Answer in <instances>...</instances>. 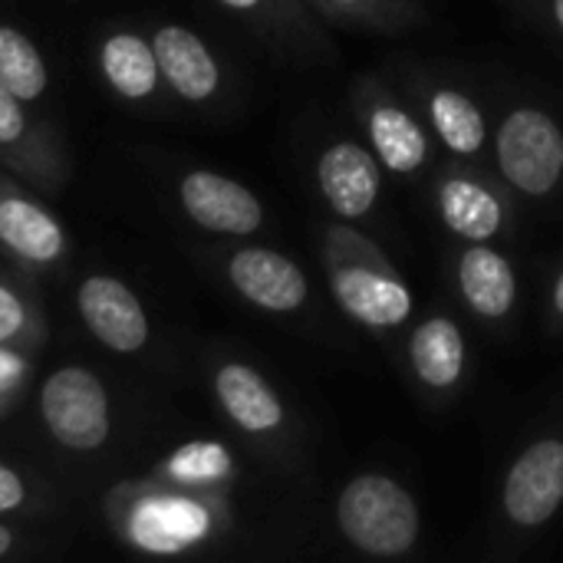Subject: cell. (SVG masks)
<instances>
[{
	"mask_svg": "<svg viewBox=\"0 0 563 563\" xmlns=\"http://www.w3.org/2000/svg\"><path fill=\"white\" fill-rule=\"evenodd\" d=\"M554 13H558V20H561V26H563V0H558V3H554Z\"/></svg>",
	"mask_w": 563,
	"mask_h": 563,
	"instance_id": "f1b7e54d",
	"label": "cell"
},
{
	"mask_svg": "<svg viewBox=\"0 0 563 563\" xmlns=\"http://www.w3.org/2000/svg\"><path fill=\"white\" fill-rule=\"evenodd\" d=\"M442 214L445 224L468 241H488L501 228V205L495 201V195L465 178H452L442 185Z\"/></svg>",
	"mask_w": 563,
	"mask_h": 563,
	"instance_id": "ac0fdd59",
	"label": "cell"
},
{
	"mask_svg": "<svg viewBox=\"0 0 563 563\" xmlns=\"http://www.w3.org/2000/svg\"><path fill=\"white\" fill-rule=\"evenodd\" d=\"M340 528L373 558H399L419 538V508L412 495L383 475H363L340 495Z\"/></svg>",
	"mask_w": 563,
	"mask_h": 563,
	"instance_id": "7a4b0ae2",
	"label": "cell"
},
{
	"mask_svg": "<svg viewBox=\"0 0 563 563\" xmlns=\"http://www.w3.org/2000/svg\"><path fill=\"white\" fill-rule=\"evenodd\" d=\"M155 59L162 69V82H168L181 99L188 102H205L218 92L221 69L205 46V40L178 23H165L155 30Z\"/></svg>",
	"mask_w": 563,
	"mask_h": 563,
	"instance_id": "8fae6325",
	"label": "cell"
},
{
	"mask_svg": "<svg viewBox=\"0 0 563 563\" xmlns=\"http://www.w3.org/2000/svg\"><path fill=\"white\" fill-rule=\"evenodd\" d=\"M432 119L452 152L472 155L485 142V119L475 109V102L455 89H442L432 99Z\"/></svg>",
	"mask_w": 563,
	"mask_h": 563,
	"instance_id": "603a6c76",
	"label": "cell"
},
{
	"mask_svg": "<svg viewBox=\"0 0 563 563\" xmlns=\"http://www.w3.org/2000/svg\"><path fill=\"white\" fill-rule=\"evenodd\" d=\"M102 511L125 548L155 558L195 551L214 534L218 525V515L201 488H185L162 475L115 485L106 495Z\"/></svg>",
	"mask_w": 563,
	"mask_h": 563,
	"instance_id": "6da1fadb",
	"label": "cell"
},
{
	"mask_svg": "<svg viewBox=\"0 0 563 563\" xmlns=\"http://www.w3.org/2000/svg\"><path fill=\"white\" fill-rule=\"evenodd\" d=\"M320 188L327 201L343 214V218H360L373 208L379 195V172L376 162L369 158L366 148L353 142H340L323 152L320 158Z\"/></svg>",
	"mask_w": 563,
	"mask_h": 563,
	"instance_id": "7c38bea8",
	"label": "cell"
},
{
	"mask_svg": "<svg viewBox=\"0 0 563 563\" xmlns=\"http://www.w3.org/2000/svg\"><path fill=\"white\" fill-rule=\"evenodd\" d=\"M214 393L224 406V412L244 429V432H271L284 419V406L277 393L264 383L261 373H254L244 363H228L214 376Z\"/></svg>",
	"mask_w": 563,
	"mask_h": 563,
	"instance_id": "9a60e30c",
	"label": "cell"
},
{
	"mask_svg": "<svg viewBox=\"0 0 563 563\" xmlns=\"http://www.w3.org/2000/svg\"><path fill=\"white\" fill-rule=\"evenodd\" d=\"M563 501V442L544 439L531 445L505 482V511L521 528L554 518Z\"/></svg>",
	"mask_w": 563,
	"mask_h": 563,
	"instance_id": "ba28073f",
	"label": "cell"
},
{
	"mask_svg": "<svg viewBox=\"0 0 563 563\" xmlns=\"http://www.w3.org/2000/svg\"><path fill=\"white\" fill-rule=\"evenodd\" d=\"M99 69H102L106 82L112 86V92L129 99V102L152 99L162 86L155 46L135 30H119V33L102 40Z\"/></svg>",
	"mask_w": 563,
	"mask_h": 563,
	"instance_id": "4fadbf2b",
	"label": "cell"
},
{
	"mask_svg": "<svg viewBox=\"0 0 563 563\" xmlns=\"http://www.w3.org/2000/svg\"><path fill=\"white\" fill-rule=\"evenodd\" d=\"M0 86L23 102L40 99L49 86L46 63L33 46V40L7 23H0Z\"/></svg>",
	"mask_w": 563,
	"mask_h": 563,
	"instance_id": "d6986e66",
	"label": "cell"
},
{
	"mask_svg": "<svg viewBox=\"0 0 563 563\" xmlns=\"http://www.w3.org/2000/svg\"><path fill=\"white\" fill-rule=\"evenodd\" d=\"M373 142L379 148V158L393 172H416L426 158V135L422 129L393 106H379L369 119Z\"/></svg>",
	"mask_w": 563,
	"mask_h": 563,
	"instance_id": "ffe728a7",
	"label": "cell"
},
{
	"mask_svg": "<svg viewBox=\"0 0 563 563\" xmlns=\"http://www.w3.org/2000/svg\"><path fill=\"white\" fill-rule=\"evenodd\" d=\"M0 162L43 191H56L69 168L66 152L43 122H33L26 102L0 86Z\"/></svg>",
	"mask_w": 563,
	"mask_h": 563,
	"instance_id": "8992f818",
	"label": "cell"
},
{
	"mask_svg": "<svg viewBox=\"0 0 563 563\" xmlns=\"http://www.w3.org/2000/svg\"><path fill=\"white\" fill-rule=\"evenodd\" d=\"M554 303H558V310L563 313V274L561 280H558V287H554Z\"/></svg>",
	"mask_w": 563,
	"mask_h": 563,
	"instance_id": "83f0119b",
	"label": "cell"
},
{
	"mask_svg": "<svg viewBox=\"0 0 563 563\" xmlns=\"http://www.w3.org/2000/svg\"><path fill=\"white\" fill-rule=\"evenodd\" d=\"M459 277H462L465 300L472 303L475 313L498 320V317H505L511 310V303H515V271L501 254H495L488 247H472L462 257Z\"/></svg>",
	"mask_w": 563,
	"mask_h": 563,
	"instance_id": "2e32d148",
	"label": "cell"
},
{
	"mask_svg": "<svg viewBox=\"0 0 563 563\" xmlns=\"http://www.w3.org/2000/svg\"><path fill=\"white\" fill-rule=\"evenodd\" d=\"M13 541H16V538H13V531H10L7 525H0V558H7V554H10Z\"/></svg>",
	"mask_w": 563,
	"mask_h": 563,
	"instance_id": "484cf974",
	"label": "cell"
},
{
	"mask_svg": "<svg viewBox=\"0 0 563 563\" xmlns=\"http://www.w3.org/2000/svg\"><path fill=\"white\" fill-rule=\"evenodd\" d=\"M228 277L254 307L271 313H290L307 300L300 267L271 247H241L228 264Z\"/></svg>",
	"mask_w": 563,
	"mask_h": 563,
	"instance_id": "30bf717a",
	"label": "cell"
},
{
	"mask_svg": "<svg viewBox=\"0 0 563 563\" xmlns=\"http://www.w3.org/2000/svg\"><path fill=\"white\" fill-rule=\"evenodd\" d=\"M336 3H356V0H336Z\"/></svg>",
	"mask_w": 563,
	"mask_h": 563,
	"instance_id": "f546056e",
	"label": "cell"
},
{
	"mask_svg": "<svg viewBox=\"0 0 563 563\" xmlns=\"http://www.w3.org/2000/svg\"><path fill=\"white\" fill-rule=\"evenodd\" d=\"M412 366L429 386H452L465 366V340L445 317L426 320L412 336Z\"/></svg>",
	"mask_w": 563,
	"mask_h": 563,
	"instance_id": "e0dca14e",
	"label": "cell"
},
{
	"mask_svg": "<svg viewBox=\"0 0 563 563\" xmlns=\"http://www.w3.org/2000/svg\"><path fill=\"white\" fill-rule=\"evenodd\" d=\"M155 475L178 482L185 488L208 492L231 475V455L218 442H188V445L175 449Z\"/></svg>",
	"mask_w": 563,
	"mask_h": 563,
	"instance_id": "44dd1931",
	"label": "cell"
},
{
	"mask_svg": "<svg viewBox=\"0 0 563 563\" xmlns=\"http://www.w3.org/2000/svg\"><path fill=\"white\" fill-rule=\"evenodd\" d=\"M30 379V356L0 346V419L13 409Z\"/></svg>",
	"mask_w": 563,
	"mask_h": 563,
	"instance_id": "cb8c5ba5",
	"label": "cell"
},
{
	"mask_svg": "<svg viewBox=\"0 0 563 563\" xmlns=\"http://www.w3.org/2000/svg\"><path fill=\"white\" fill-rule=\"evenodd\" d=\"M86 330L112 353H139L148 343V317L132 287L109 274H92L76 294Z\"/></svg>",
	"mask_w": 563,
	"mask_h": 563,
	"instance_id": "52a82bcc",
	"label": "cell"
},
{
	"mask_svg": "<svg viewBox=\"0 0 563 563\" xmlns=\"http://www.w3.org/2000/svg\"><path fill=\"white\" fill-rule=\"evenodd\" d=\"M224 7H231V10H254L261 0H221Z\"/></svg>",
	"mask_w": 563,
	"mask_h": 563,
	"instance_id": "4316f807",
	"label": "cell"
},
{
	"mask_svg": "<svg viewBox=\"0 0 563 563\" xmlns=\"http://www.w3.org/2000/svg\"><path fill=\"white\" fill-rule=\"evenodd\" d=\"M40 419L69 452H96L112 432L109 393L86 366H59L40 386Z\"/></svg>",
	"mask_w": 563,
	"mask_h": 563,
	"instance_id": "3957f363",
	"label": "cell"
},
{
	"mask_svg": "<svg viewBox=\"0 0 563 563\" xmlns=\"http://www.w3.org/2000/svg\"><path fill=\"white\" fill-rule=\"evenodd\" d=\"M498 162L508 181L528 195H548L563 175V135L538 109H518L498 132Z\"/></svg>",
	"mask_w": 563,
	"mask_h": 563,
	"instance_id": "277c9868",
	"label": "cell"
},
{
	"mask_svg": "<svg viewBox=\"0 0 563 563\" xmlns=\"http://www.w3.org/2000/svg\"><path fill=\"white\" fill-rule=\"evenodd\" d=\"M178 198L185 214L214 234H251L264 221L261 201L244 185L218 172H188L178 185Z\"/></svg>",
	"mask_w": 563,
	"mask_h": 563,
	"instance_id": "9c48e42d",
	"label": "cell"
},
{
	"mask_svg": "<svg viewBox=\"0 0 563 563\" xmlns=\"http://www.w3.org/2000/svg\"><path fill=\"white\" fill-rule=\"evenodd\" d=\"M0 247L26 271L56 267L66 254L59 218L7 175H0Z\"/></svg>",
	"mask_w": 563,
	"mask_h": 563,
	"instance_id": "5b68a950",
	"label": "cell"
},
{
	"mask_svg": "<svg viewBox=\"0 0 563 563\" xmlns=\"http://www.w3.org/2000/svg\"><path fill=\"white\" fill-rule=\"evenodd\" d=\"M23 501H26V485H23V478H20L10 465L0 462V515L16 511Z\"/></svg>",
	"mask_w": 563,
	"mask_h": 563,
	"instance_id": "d4e9b609",
	"label": "cell"
},
{
	"mask_svg": "<svg viewBox=\"0 0 563 563\" xmlns=\"http://www.w3.org/2000/svg\"><path fill=\"white\" fill-rule=\"evenodd\" d=\"M333 290L336 300L343 303V310L369 327H396L409 317L412 310V297L402 284L379 277L373 271H340L333 277Z\"/></svg>",
	"mask_w": 563,
	"mask_h": 563,
	"instance_id": "5bb4252c",
	"label": "cell"
},
{
	"mask_svg": "<svg viewBox=\"0 0 563 563\" xmlns=\"http://www.w3.org/2000/svg\"><path fill=\"white\" fill-rule=\"evenodd\" d=\"M46 336V323L33 297H26L10 277L0 274V346L16 353H36Z\"/></svg>",
	"mask_w": 563,
	"mask_h": 563,
	"instance_id": "7402d4cb",
	"label": "cell"
}]
</instances>
